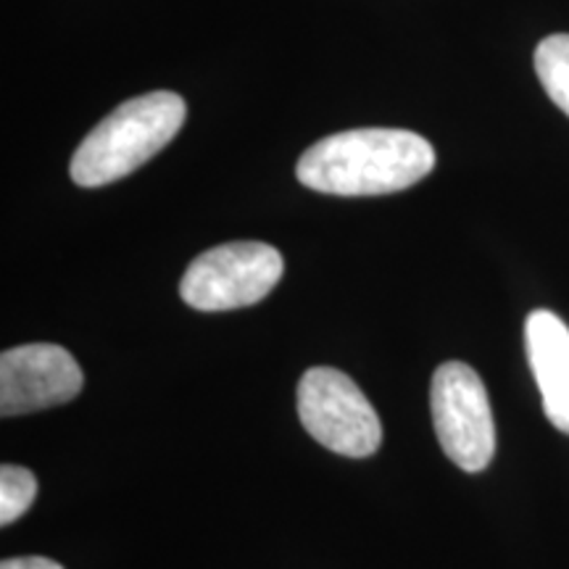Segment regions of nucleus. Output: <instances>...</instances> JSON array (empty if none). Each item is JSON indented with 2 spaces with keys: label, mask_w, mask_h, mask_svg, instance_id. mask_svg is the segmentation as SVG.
<instances>
[{
  "label": "nucleus",
  "mask_w": 569,
  "mask_h": 569,
  "mask_svg": "<svg viewBox=\"0 0 569 569\" xmlns=\"http://www.w3.org/2000/svg\"><path fill=\"white\" fill-rule=\"evenodd\" d=\"M436 169V148L411 130L365 127L315 142L298 159L296 174L327 196L401 193Z\"/></svg>",
  "instance_id": "1"
},
{
  "label": "nucleus",
  "mask_w": 569,
  "mask_h": 569,
  "mask_svg": "<svg viewBox=\"0 0 569 569\" xmlns=\"http://www.w3.org/2000/svg\"><path fill=\"white\" fill-rule=\"evenodd\" d=\"M184 113L182 98L167 90L117 106L71 156V180L80 188H103L132 174L182 130Z\"/></svg>",
  "instance_id": "2"
},
{
  "label": "nucleus",
  "mask_w": 569,
  "mask_h": 569,
  "mask_svg": "<svg viewBox=\"0 0 569 569\" xmlns=\"http://www.w3.org/2000/svg\"><path fill=\"white\" fill-rule=\"evenodd\" d=\"M298 417L311 438L340 457L367 459L380 448L382 425L351 377L332 367L309 369L298 382Z\"/></svg>",
  "instance_id": "3"
},
{
  "label": "nucleus",
  "mask_w": 569,
  "mask_h": 569,
  "mask_svg": "<svg viewBox=\"0 0 569 569\" xmlns=\"http://www.w3.org/2000/svg\"><path fill=\"white\" fill-rule=\"evenodd\" d=\"M284 272L277 248L267 243H227L198 256L188 267L180 296L190 309L232 311L253 306L272 293Z\"/></svg>",
  "instance_id": "4"
},
{
  "label": "nucleus",
  "mask_w": 569,
  "mask_h": 569,
  "mask_svg": "<svg viewBox=\"0 0 569 569\" xmlns=\"http://www.w3.org/2000/svg\"><path fill=\"white\" fill-rule=\"evenodd\" d=\"M432 422L446 457L465 472H482L496 453V422L480 375L465 361H446L432 375Z\"/></svg>",
  "instance_id": "5"
},
{
  "label": "nucleus",
  "mask_w": 569,
  "mask_h": 569,
  "mask_svg": "<svg viewBox=\"0 0 569 569\" xmlns=\"http://www.w3.org/2000/svg\"><path fill=\"white\" fill-rule=\"evenodd\" d=\"M82 369L67 348L17 346L0 356V415L21 417L71 401L82 390Z\"/></svg>",
  "instance_id": "6"
},
{
  "label": "nucleus",
  "mask_w": 569,
  "mask_h": 569,
  "mask_svg": "<svg viewBox=\"0 0 569 569\" xmlns=\"http://www.w3.org/2000/svg\"><path fill=\"white\" fill-rule=\"evenodd\" d=\"M525 351L546 417L569 436V327L565 319L546 309L532 311L525 322Z\"/></svg>",
  "instance_id": "7"
},
{
  "label": "nucleus",
  "mask_w": 569,
  "mask_h": 569,
  "mask_svg": "<svg viewBox=\"0 0 569 569\" xmlns=\"http://www.w3.org/2000/svg\"><path fill=\"white\" fill-rule=\"evenodd\" d=\"M536 74L553 106L569 117V34H549L538 42Z\"/></svg>",
  "instance_id": "8"
},
{
  "label": "nucleus",
  "mask_w": 569,
  "mask_h": 569,
  "mask_svg": "<svg viewBox=\"0 0 569 569\" xmlns=\"http://www.w3.org/2000/svg\"><path fill=\"white\" fill-rule=\"evenodd\" d=\"M38 496V480L30 469L17 465H3L0 469V525L9 528L11 522L32 507Z\"/></svg>",
  "instance_id": "9"
},
{
  "label": "nucleus",
  "mask_w": 569,
  "mask_h": 569,
  "mask_svg": "<svg viewBox=\"0 0 569 569\" xmlns=\"http://www.w3.org/2000/svg\"><path fill=\"white\" fill-rule=\"evenodd\" d=\"M0 569H63L59 561L46 559V557H17V559H6Z\"/></svg>",
  "instance_id": "10"
}]
</instances>
